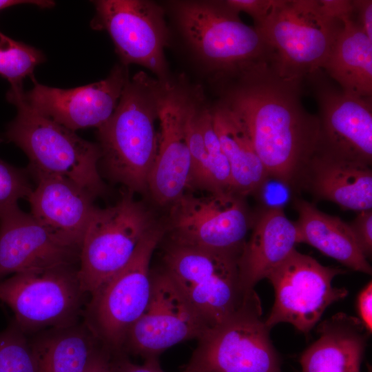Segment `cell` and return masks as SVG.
Returning <instances> with one entry per match:
<instances>
[{
    "label": "cell",
    "instance_id": "cell-20",
    "mask_svg": "<svg viewBox=\"0 0 372 372\" xmlns=\"http://www.w3.org/2000/svg\"><path fill=\"white\" fill-rule=\"evenodd\" d=\"M251 234L238 258L243 288L254 291L256 285L296 249L299 236L295 222L279 205L262 209L254 216Z\"/></svg>",
    "mask_w": 372,
    "mask_h": 372
},
{
    "label": "cell",
    "instance_id": "cell-36",
    "mask_svg": "<svg viewBox=\"0 0 372 372\" xmlns=\"http://www.w3.org/2000/svg\"><path fill=\"white\" fill-rule=\"evenodd\" d=\"M358 319L369 334L372 331V284L371 281L360 291L357 298Z\"/></svg>",
    "mask_w": 372,
    "mask_h": 372
},
{
    "label": "cell",
    "instance_id": "cell-16",
    "mask_svg": "<svg viewBox=\"0 0 372 372\" xmlns=\"http://www.w3.org/2000/svg\"><path fill=\"white\" fill-rule=\"evenodd\" d=\"M311 82L318 105V150L369 166L372 163V98L344 92L324 79L322 70Z\"/></svg>",
    "mask_w": 372,
    "mask_h": 372
},
{
    "label": "cell",
    "instance_id": "cell-5",
    "mask_svg": "<svg viewBox=\"0 0 372 372\" xmlns=\"http://www.w3.org/2000/svg\"><path fill=\"white\" fill-rule=\"evenodd\" d=\"M342 26L322 12L318 0H276L256 28L273 51L278 74L303 82L322 70Z\"/></svg>",
    "mask_w": 372,
    "mask_h": 372
},
{
    "label": "cell",
    "instance_id": "cell-38",
    "mask_svg": "<svg viewBox=\"0 0 372 372\" xmlns=\"http://www.w3.org/2000/svg\"><path fill=\"white\" fill-rule=\"evenodd\" d=\"M111 352L101 345L94 352L85 372H112Z\"/></svg>",
    "mask_w": 372,
    "mask_h": 372
},
{
    "label": "cell",
    "instance_id": "cell-25",
    "mask_svg": "<svg viewBox=\"0 0 372 372\" xmlns=\"http://www.w3.org/2000/svg\"><path fill=\"white\" fill-rule=\"evenodd\" d=\"M322 69L344 92L372 98V41L353 19L342 22Z\"/></svg>",
    "mask_w": 372,
    "mask_h": 372
},
{
    "label": "cell",
    "instance_id": "cell-31",
    "mask_svg": "<svg viewBox=\"0 0 372 372\" xmlns=\"http://www.w3.org/2000/svg\"><path fill=\"white\" fill-rule=\"evenodd\" d=\"M32 191L25 171L0 159V209L28 199Z\"/></svg>",
    "mask_w": 372,
    "mask_h": 372
},
{
    "label": "cell",
    "instance_id": "cell-3",
    "mask_svg": "<svg viewBox=\"0 0 372 372\" xmlns=\"http://www.w3.org/2000/svg\"><path fill=\"white\" fill-rule=\"evenodd\" d=\"M169 7L187 46L214 81L271 63L273 51L261 33L245 23L225 1H174Z\"/></svg>",
    "mask_w": 372,
    "mask_h": 372
},
{
    "label": "cell",
    "instance_id": "cell-34",
    "mask_svg": "<svg viewBox=\"0 0 372 372\" xmlns=\"http://www.w3.org/2000/svg\"><path fill=\"white\" fill-rule=\"evenodd\" d=\"M112 372H165L161 367L158 358L145 360L143 364L132 362L123 351L111 353Z\"/></svg>",
    "mask_w": 372,
    "mask_h": 372
},
{
    "label": "cell",
    "instance_id": "cell-7",
    "mask_svg": "<svg viewBox=\"0 0 372 372\" xmlns=\"http://www.w3.org/2000/svg\"><path fill=\"white\" fill-rule=\"evenodd\" d=\"M165 231L156 225L141 240L127 265L90 295L83 322L112 353L121 351L127 331L146 308L151 258Z\"/></svg>",
    "mask_w": 372,
    "mask_h": 372
},
{
    "label": "cell",
    "instance_id": "cell-27",
    "mask_svg": "<svg viewBox=\"0 0 372 372\" xmlns=\"http://www.w3.org/2000/svg\"><path fill=\"white\" fill-rule=\"evenodd\" d=\"M203 95L200 89L193 87L187 120V140L191 156L189 187L215 192L198 117V105Z\"/></svg>",
    "mask_w": 372,
    "mask_h": 372
},
{
    "label": "cell",
    "instance_id": "cell-12",
    "mask_svg": "<svg viewBox=\"0 0 372 372\" xmlns=\"http://www.w3.org/2000/svg\"><path fill=\"white\" fill-rule=\"evenodd\" d=\"M91 27L110 36L123 65L138 64L161 81L170 80L165 49L169 32L164 8L147 0L93 1Z\"/></svg>",
    "mask_w": 372,
    "mask_h": 372
},
{
    "label": "cell",
    "instance_id": "cell-17",
    "mask_svg": "<svg viewBox=\"0 0 372 372\" xmlns=\"http://www.w3.org/2000/svg\"><path fill=\"white\" fill-rule=\"evenodd\" d=\"M22 92L25 102L43 116L72 130L100 127L112 116L129 79L127 66L116 65L100 81L72 89L40 84Z\"/></svg>",
    "mask_w": 372,
    "mask_h": 372
},
{
    "label": "cell",
    "instance_id": "cell-30",
    "mask_svg": "<svg viewBox=\"0 0 372 372\" xmlns=\"http://www.w3.org/2000/svg\"><path fill=\"white\" fill-rule=\"evenodd\" d=\"M0 372H37L30 340L14 320L0 332Z\"/></svg>",
    "mask_w": 372,
    "mask_h": 372
},
{
    "label": "cell",
    "instance_id": "cell-32",
    "mask_svg": "<svg viewBox=\"0 0 372 372\" xmlns=\"http://www.w3.org/2000/svg\"><path fill=\"white\" fill-rule=\"evenodd\" d=\"M349 225L363 254L369 258L372 253V209L358 211Z\"/></svg>",
    "mask_w": 372,
    "mask_h": 372
},
{
    "label": "cell",
    "instance_id": "cell-8",
    "mask_svg": "<svg viewBox=\"0 0 372 372\" xmlns=\"http://www.w3.org/2000/svg\"><path fill=\"white\" fill-rule=\"evenodd\" d=\"M134 194L126 192L114 205L96 207L81 247L79 278L93 293L130 260L143 237L157 224Z\"/></svg>",
    "mask_w": 372,
    "mask_h": 372
},
{
    "label": "cell",
    "instance_id": "cell-18",
    "mask_svg": "<svg viewBox=\"0 0 372 372\" xmlns=\"http://www.w3.org/2000/svg\"><path fill=\"white\" fill-rule=\"evenodd\" d=\"M80 251L23 211L18 203L0 209V281L19 272L79 265Z\"/></svg>",
    "mask_w": 372,
    "mask_h": 372
},
{
    "label": "cell",
    "instance_id": "cell-1",
    "mask_svg": "<svg viewBox=\"0 0 372 372\" xmlns=\"http://www.w3.org/2000/svg\"><path fill=\"white\" fill-rule=\"evenodd\" d=\"M216 83L219 101L245 127L269 178L300 188L320 134L318 116L301 101L302 82L262 62Z\"/></svg>",
    "mask_w": 372,
    "mask_h": 372
},
{
    "label": "cell",
    "instance_id": "cell-33",
    "mask_svg": "<svg viewBox=\"0 0 372 372\" xmlns=\"http://www.w3.org/2000/svg\"><path fill=\"white\" fill-rule=\"evenodd\" d=\"M276 0H225L234 10L244 12L254 20V26L258 27L269 14Z\"/></svg>",
    "mask_w": 372,
    "mask_h": 372
},
{
    "label": "cell",
    "instance_id": "cell-4",
    "mask_svg": "<svg viewBox=\"0 0 372 372\" xmlns=\"http://www.w3.org/2000/svg\"><path fill=\"white\" fill-rule=\"evenodd\" d=\"M23 91V85L11 86L7 92L17 113L4 137L27 155L28 171L66 178L95 198L103 195L107 187L99 169V145L38 113L25 102Z\"/></svg>",
    "mask_w": 372,
    "mask_h": 372
},
{
    "label": "cell",
    "instance_id": "cell-13",
    "mask_svg": "<svg viewBox=\"0 0 372 372\" xmlns=\"http://www.w3.org/2000/svg\"><path fill=\"white\" fill-rule=\"evenodd\" d=\"M344 273L294 249L266 278L275 293L273 305L265 320L266 326L271 329L278 323L287 322L308 334L329 305L348 295L346 289L332 285L334 277Z\"/></svg>",
    "mask_w": 372,
    "mask_h": 372
},
{
    "label": "cell",
    "instance_id": "cell-29",
    "mask_svg": "<svg viewBox=\"0 0 372 372\" xmlns=\"http://www.w3.org/2000/svg\"><path fill=\"white\" fill-rule=\"evenodd\" d=\"M198 117L215 192L234 191L230 167L214 127L211 107L208 106L204 96L199 102Z\"/></svg>",
    "mask_w": 372,
    "mask_h": 372
},
{
    "label": "cell",
    "instance_id": "cell-28",
    "mask_svg": "<svg viewBox=\"0 0 372 372\" xmlns=\"http://www.w3.org/2000/svg\"><path fill=\"white\" fill-rule=\"evenodd\" d=\"M45 61L38 49L15 41L0 32V75L11 86L22 85L26 76L33 75V70Z\"/></svg>",
    "mask_w": 372,
    "mask_h": 372
},
{
    "label": "cell",
    "instance_id": "cell-14",
    "mask_svg": "<svg viewBox=\"0 0 372 372\" xmlns=\"http://www.w3.org/2000/svg\"><path fill=\"white\" fill-rule=\"evenodd\" d=\"M208 328L203 317L163 270L151 275L148 303L127 331L121 351L145 360L158 358L163 351L177 344L198 339Z\"/></svg>",
    "mask_w": 372,
    "mask_h": 372
},
{
    "label": "cell",
    "instance_id": "cell-26",
    "mask_svg": "<svg viewBox=\"0 0 372 372\" xmlns=\"http://www.w3.org/2000/svg\"><path fill=\"white\" fill-rule=\"evenodd\" d=\"M29 340L37 372H85L101 345L83 322L43 330Z\"/></svg>",
    "mask_w": 372,
    "mask_h": 372
},
{
    "label": "cell",
    "instance_id": "cell-35",
    "mask_svg": "<svg viewBox=\"0 0 372 372\" xmlns=\"http://www.w3.org/2000/svg\"><path fill=\"white\" fill-rule=\"evenodd\" d=\"M322 12L328 17L341 21L353 19L354 8L350 0H318Z\"/></svg>",
    "mask_w": 372,
    "mask_h": 372
},
{
    "label": "cell",
    "instance_id": "cell-23",
    "mask_svg": "<svg viewBox=\"0 0 372 372\" xmlns=\"http://www.w3.org/2000/svg\"><path fill=\"white\" fill-rule=\"evenodd\" d=\"M294 207L298 213L295 224L299 243L310 245L354 271L371 274V267L348 223L319 210L304 199L296 198Z\"/></svg>",
    "mask_w": 372,
    "mask_h": 372
},
{
    "label": "cell",
    "instance_id": "cell-19",
    "mask_svg": "<svg viewBox=\"0 0 372 372\" xmlns=\"http://www.w3.org/2000/svg\"><path fill=\"white\" fill-rule=\"evenodd\" d=\"M34 176L37 185L27 199L31 215L63 240L81 248L96 207L95 197L66 178L44 174Z\"/></svg>",
    "mask_w": 372,
    "mask_h": 372
},
{
    "label": "cell",
    "instance_id": "cell-37",
    "mask_svg": "<svg viewBox=\"0 0 372 372\" xmlns=\"http://www.w3.org/2000/svg\"><path fill=\"white\" fill-rule=\"evenodd\" d=\"M354 12L358 14L356 22L368 38L372 41V1L353 0Z\"/></svg>",
    "mask_w": 372,
    "mask_h": 372
},
{
    "label": "cell",
    "instance_id": "cell-2",
    "mask_svg": "<svg viewBox=\"0 0 372 372\" xmlns=\"http://www.w3.org/2000/svg\"><path fill=\"white\" fill-rule=\"evenodd\" d=\"M166 84L139 71L127 79L113 114L97 128L99 163L112 181L132 194L148 191L158 149L156 123Z\"/></svg>",
    "mask_w": 372,
    "mask_h": 372
},
{
    "label": "cell",
    "instance_id": "cell-9",
    "mask_svg": "<svg viewBox=\"0 0 372 372\" xmlns=\"http://www.w3.org/2000/svg\"><path fill=\"white\" fill-rule=\"evenodd\" d=\"M79 265L59 266L14 273L0 281V300L14 313L25 333L79 322L87 302Z\"/></svg>",
    "mask_w": 372,
    "mask_h": 372
},
{
    "label": "cell",
    "instance_id": "cell-15",
    "mask_svg": "<svg viewBox=\"0 0 372 372\" xmlns=\"http://www.w3.org/2000/svg\"><path fill=\"white\" fill-rule=\"evenodd\" d=\"M192 89L184 81H167L158 115L157 154L148 181V191L160 205H172L189 187L187 120Z\"/></svg>",
    "mask_w": 372,
    "mask_h": 372
},
{
    "label": "cell",
    "instance_id": "cell-22",
    "mask_svg": "<svg viewBox=\"0 0 372 372\" xmlns=\"http://www.w3.org/2000/svg\"><path fill=\"white\" fill-rule=\"evenodd\" d=\"M318 332L300 357L302 372H360L369 334L358 318L338 313L320 323Z\"/></svg>",
    "mask_w": 372,
    "mask_h": 372
},
{
    "label": "cell",
    "instance_id": "cell-39",
    "mask_svg": "<svg viewBox=\"0 0 372 372\" xmlns=\"http://www.w3.org/2000/svg\"><path fill=\"white\" fill-rule=\"evenodd\" d=\"M19 4H32L42 8H49L54 6V2L48 0H0V10Z\"/></svg>",
    "mask_w": 372,
    "mask_h": 372
},
{
    "label": "cell",
    "instance_id": "cell-11",
    "mask_svg": "<svg viewBox=\"0 0 372 372\" xmlns=\"http://www.w3.org/2000/svg\"><path fill=\"white\" fill-rule=\"evenodd\" d=\"M209 193H185L171 205L170 242L240 254L254 219L245 196L234 191Z\"/></svg>",
    "mask_w": 372,
    "mask_h": 372
},
{
    "label": "cell",
    "instance_id": "cell-6",
    "mask_svg": "<svg viewBox=\"0 0 372 372\" xmlns=\"http://www.w3.org/2000/svg\"><path fill=\"white\" fill-rule=\"evenodd\" d=\"M239 256L172 242L165 250L164 270L209 328L228 318L257 295L243 288Z\"/></svg>",
    "mask_w": 372,
    "mask_h": 372
},
{
    "label": "cell",
    "instance_id": "cell-21",
    "mask_svg": "<svg viewBox=\"0 0 372 372\" xmlns=\"http://www.w3.org/2000/svg\"><path fill=\"white\" fill-rule=\"evenodd\" d=\"M303 187L343 209H372V169L360 163L317 149L302 178L300 188Z\"/></svg>",
    "mask_w": 372,
    "mask_h": 372
},
{
    "label": "cell",
    "instance_id": "cell-24",
    "mask_svg": "<svg viewBox=\"0 0 372 372\" xmlns=\"http://www.w3.org/2000/svg\"><path fill=\"white\" fill-rule=\"evenodd\" d=\"M211 111L215 132L230 167L234 191L242 196L260 192L269 178L245 127L220 101Z\"/></svg>",
    "mask_w": 372,
    "mask_h": 372
},
{
    "label": "cell",
    "instance_id": "cell-10",
    "mask_svg": "<svg viewBox=\"0 0 372 372\" xmlns=\"http://www.w3.org/2000/svg\"><path fill=\"white\" fill-rule=\"evenodd\" d=\"M258 295L208 328L182 372H281Z\"/></svg>",
    "mask_w": 372,
    "mask_h": 372
}]
</instances>
